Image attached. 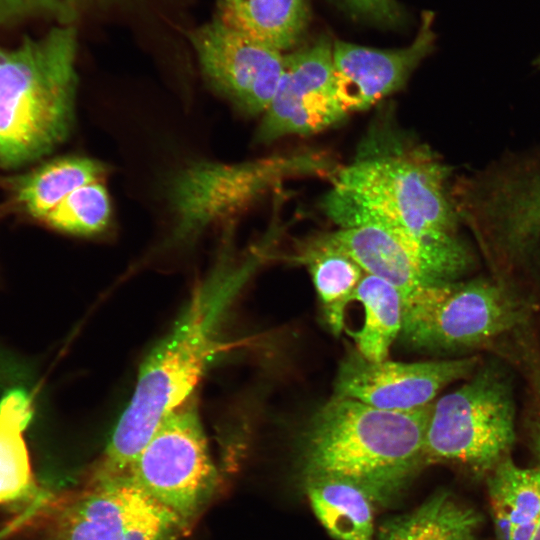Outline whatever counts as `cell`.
<instances>
[{"mask_svg": "<svg viewBox=\"0 0 540 540\" xmlns=\"http://www.w3.org/2000/svg\"><path fill=\"white\" fill-rule=\"evenodd\" d=\"M210 274L195 288L170 332L141 364L135 389L120 415L95 477L127 474L161 422L194 396L213 358L223 349L220 328L243 285L269 254L259 243L234 259L230 236Z\"/></svg>", "mask_w": 540, "mask_h": 540, "instance_id": "6da1fadb", "label": "cell"}, {"mask_svg": "<svg viewBox=\"0 0 540 540\" xmlns=\"http://www.w3.org/2000/svg\"><path fill=\"white\" fill-rule=\"evenodd\" d=\"M452 175L427 145L373 132L332 178L323 210L339 228L377 224L427 237L458 235L464 226Z\"/></svg>", "mask_w": 540, "mask_h": 540, "instance_id": "7a4b0ae2", "label": "cell"}, {"mask_svg": "<svg viewBox=\"0 0 540 540\" xmlns=\"http://www.w3.org/2000/svg\"><path fill=\"white\" fill-rule=\"evenodd\" d=\"M432 404L389 411L333 394L301 433L299 460L305 480L346 479L365 489L376 503L389 501L426 460Z\"/></svg>", "mask_w": 540, "mask_h": 540, "instance_id": "3957f363", "label": "cell"}, {"mask_svg": "<svg viewBox=\"0 0 540 540\" xmlns=\"http://www.w3.org/2000/svg\"><path fill=\"white\" fill-rule=\"evenodd\" d=\"M77 36L69 24L0 45V166L16 168L53 151L72 130Z\"/></svg>", "mask_w": 540, "mask_h": 540, "instance_id": "277c9868", "label": "cell"}, {"mask_svg": "<svg viewBox=\"0 0 540 540\" xmlns=\"http://www.w3.org/2000/svg\"><path fill=\"white\" fill-rule=\"evenodd\" d=\"M339 167L323 151L305 150L240 163L197 160L171 175L165 196L171 217L167 245L186 244L207 228L247 209L283 180L333 176Z\"/></svg>", "mask_w": 540, "mask_h": 540, "instance_id": "5b68a950", "label": "cell"}, {"mask_svg": "<svg viewBox=\"0 0 540 540\" xmlns=\"http://www.w3.org/2000/svg\"><path fill=\"white\" fill-rule=\"evenodd\" d=\"M530 303L499 278L427 286L403 301L402 342L431 352L484 346L523 325Z\"/></svg>", "mask_w": 540, "mask_h": 540, "instance_id": "8992f818", "label": "cell"}, {"mask_svg": "<svg viewBox=\"0 0 540 540\" xmlns=\"http://www.w3.org/2000/svg\"><path fill=\"white\" fill-rule=\"evenodd\" d=\"M515 439L511 382L499 365L486 364L458 389L433 402L425 459L456 462L488 475L510 457Z\"/></svg>", "mask_w": 540, "mask_h": 540, "instance_id": "52a82bcc", "label": "cell"}, {"mask_svg": "<svg viewBox=\"0 0 540 540\" xmlns=\"http://www.w3.org/2000/svg\"><path fill=\"white\" fill-rule=\"evenodd\" d=\"M128 474L193 528L219 482L195 396L161 422Z\"/></svg>", "mask_w": 540, "mask_h": 540, "instance_id": "ba28073f", "label": "cell"}, {"mask_svg": "<svg viewBox=\"0 0 540 540\" xmlns=\"http://www.w3.org/2000/svg\"><path fill=\"white\" fill-rule=\"evenodd\" d=\"M364 271L385 280L403 301L419 290L460 280L475 265V254L459 235L427 237L364 224L327 233Z\"/></svg>", "mask_w": 540, "mask_h": 540, "instance_id": "9c48e42d", "label": "cell"}, {"mask_svg": "<svg viewBox=\"0 0 540 540\" xmlns=\"http://www.w3.org/2000/svg\"><path fill=\"white\" fill-rule=\"evenodd\" d=\"M190 531L127 473L93 477L58 510L48 540H180Z\"/></svg>", "mask_w": 540, "mask_h": 540, "instance_id": "30bf717a", "label": "cell"}, {"mask_svg": "<svg viewBox=\"0 0 540 540\" xmlns=\"http://www.w3.org/2000/svg\"><path fill=\"white\" fill-rule=\"evenodd\" d=\"M333 42L322 35L301 49L285 53L282 75L256 131L258 143L315 134L349 115L337 96Z\"/></svg>", "mask_w": 540, "mask_h": 540, "instance_id": "8fae6325", "label": "cell"}, {"mask_svg": "<svg viewBox=\"0 0 540 540\" xmlns=\"http://www.w3.org/2000/svg\"><path fill=\"white\" fill-rule=\"evenodd\" d=\"M211 87L247 115L263 114L279 83L285 53L235 31L217 19L190 34Z\"/></svg>", "mask_w": 540, "mask_h": 540, "instance_id": "7c38bea8", "label": "cell"}, {"mask_svg": "<svg viewBox=\"0 0 540 540\" xmlns=\"http://www.w3.org/2000/svg\"><path fill=\"white\" fill-rule=\"evenodd\" d=\"M477 367V357L371 361L355 350L340 362L334 395L382 410L411 411L432 404L445 386L470 376Z\"/></svg>", "mask_w": 540, "mask_h": 540, "instance_id": "4fadbf2b", "label": "cell"}, {"mask_svg": "<svg viewBox=\"0 0 540 540\" xmlns=\"http://www.w3.org/2000/svg\"><path fill=\"white\" fill-rule=\"evenodd\" d=\"M434 13L425 11L413 41L401 48L378 49L335 40L333 64L337 96L350 114L370 108L404 86L432 52Z\"/></svg>", "mask_w": 540, "mask_h": 540, "instance_id": "5bb4252c", "label": "cell"}, {"mask_svg": "<svg viewBox=\"0 0 540 540\" xmlns=\"http://www.w3.org/2000/svg\"><path fill=\"white\" fill-rule=\"evenodd\" d=\"M487 492L496 540H532L540 524V464L504 459L487 475Z\"/></svg>", "mask_w": 540, "mask_h": 540, "instance_id": "9a60e30c", "label": "cell"}, {"mask_svg": "<svg viewBox=\"0 0 540 540\" xmlns=\"http://www.w3.org/2000/svg\"><path fill=\"white\" fill-rule=\"evenodd\" d=\"M309 16L308 0H218L215 19L285 53L300 41Z\"/></svg>", "mask_w": 540, "mask_h": 540, "instance_id": "2e32d148", "label": "cell"}, {"mask_svg": "<svg viewBox=\"0 0 540 540\" xmlns=\"http://www.w3.org/2000/svg\"><path fill=\"white\" fill-rule=\"evenodd\" d=\"M297 260L308 269L327 327L334 335L341 334L345 309L364 271L327 233L304 243Z\"/></svg>", "mask_w": 540, "mask_h": 540, "instance_id": "e0dca14e", "label": "cell"}, {"mask_svg": "<svg viewBox=\"0 0 540 540\" xmlns=\"http://www.w3.org/2000/svg\"><path fill=\"white\" fill-rule=\"evenodd\" d=\"M480 524L477 511L442 491L387 521L378 540H478Z\"/></svg>", "mask_w": 540, "mask_h": 540, "instance_id": "ac0fdd59", "label": "cell"}, {"mask_svg": "<svg viewBox=\"0 0 540 540\" xmlns=\"http://www.w3.org/2000/svg\"><path fill=\"white\" fill-rule=\"evenodd\" d=\"M311 507L336 540H373V505L370 494L358 484L341 478L306 481Z\"/></svg>", "mask_w": 540, "mask_h": 540, "instance_id": "d6986e66", "label": "cell"}, {"mask_svg": "<svg viewBox=\"0 0 540 540\" xmlns=\"http://www.w3.org/2000/svg\"><path fill=\"white\" fill-rule=\"evenodd\" d=\"M105 171L104 164L93 158L54 159L14 181L15 199L29 215L43 220L69 194L100 180Z\"/></svg>", "mask_w": 540, "mask_h": 540, "instance_id": "ffe728a7", "label": "cell"}, {"mask_svg": "<svg viewBox=\"0 0 540 540\" xmlns=\"http://www.w3.org/2000/svg\"><path fill=\"white\" fill-rule=\"evenodd\" d=\"M359 301L365 313L364 323L354 333L356 350L371 361L387 359L403 323V299L400 292L385 280L364 274L353 301Z\"/></svg>", "mask_w": 540, "mask_h": 540, "instance_id": "44dd1931", "label": "cell"}, {"mask_svg": "<svg viewBox=\"0 0 540 540\" xmlns=\"http://www.w3.org/2000/svg\"><path fill=\"white\" fill-rule=\"evenodd\" d=\"M26 428L0 413V506L19 514L32 509L42 511L51 498L38 486L32 472L23 438Z\"/></svg>", "mask_w": 540, "mask_h": 540, "instance_id": "7402d4cb", "label": "cell"}, {"mask_svg": "<svg viewBox=\"0 0 540 540\" xmlns=\"http://www.w3.org/2000/svg\"><path fill=\"white\" fill-rule=\"evenodd\" d=\"M111 218V202L100 180L85 184L63 199L43 221L56 230L81 236L102 232Z\"/></svg>", "mask_w": 540, "mask_h": 540, "instance_id": "603a6c76", "label": "cell"}, {"mask_svg": "<svg viewBox=\"0 0 540 540\" xmlns=\"http://www.w3.org/2000/svg\"><path fill=\"white\" fill-rule=\"evenodd\" d=\"M514 220L522 241L540 265V141L527 156L518 179Z\"/></svg>", "mask_w": 540, "mask_h": 540, "instance_id": "cb8c5ba5", "label": "cell"}, {"mask_svg": "<svg viewBox=\"0 0 540 540\" xmlns=\"http://www.w3.org/2000/svg\"><path fill=\"white\" fill-rule=\"evenodd\" d=\"M91 0H0V26L32 16H48L69 24Z\"/></svg>", "mask_w": 540, "mask_h": 540, "instance_id": "d4e9b609", "label": "cell"}, {"mask_svg": "<svg viewBox=\"0 0 540 540\" xmlns=\"http://www.w3.org/2000/svg\"><path fill=\"white\" fill-rule=\"evenodd\" d=\"M356 19L380 26H397L403 21V10L397 0H333Z\"/></svg>", "mask_w": 540, "mask_h": 540, "instance_id": "484cf974", "label": "cell"}, {"mask_svg": "<svg viewBox=\"0 0 540 540\" xmlns=\"http://www.w3.org/2000/svg\"><path fill=\"white\" fill-rule=\"evenodd\" d=\"M533 65H534V67H536L537 69H540V55L537 56V57L534 59Z\"/></svg>", "mask_w": 540, "mask_h": 540, "instance_id": "4316f807", "label": "cell"}, {"mask_svg": "<svg viewBox=\"0 0 540 540\" xmlns=\"http://www.w3.org/2000/svg\"><path fill=\"white\" fill-rule=\"evenodd\" d=\"M532 540H540V524Z\"/></svg>", "mask_w": 540, "mask_h": 540, "instance_id": "83f0119b", "label": "cell"}]
</instances>
